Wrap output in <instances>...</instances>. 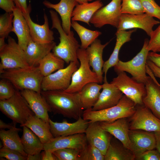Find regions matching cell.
<instances>
[{"mask_svg":"<svg viewBox=\"0 0 160 160\" xmlns=\"http://www.w3.org/2000/svg\"><path fill=\"white\" fill-rule=\"evenodd\" d=\"M41 93L46 101L50 112L77 120L82 115L84 110L78 93L62 90L42 91Z\"/></svg>","mask_w":160,"mask_h":160,"instance_id":"cell-1","label":"cell"},{"mask_svg":"<svg viewBox=\"0 0 160 160\" xmlns=\"http://www.w3.org/2000/svg\"><path fill=\"white\" fill-rule=\"evenodd\" d=\"M44 77L36 66L6 69L0 72L1 79L8 80L20 91L29 89L41 92Z\"/></svg>","mask_w":160,"mask_h":160,"instance_id":"cell-2","label":"cell"},{"mask_svg":"<svg viewBox=\"0 0 160 160\" xmlns=\"http://www.w3.org/2000/svg\"><path fill=\"white\" fill-rule=\"evenodd\" d=\"M52 21V28H55L60 34V42L53 48V53L69 64L73 62L79 64L77 52L80 47L78 41L74 36L73 32L71 31L67 34L63 30L57 13L51 10L49 11Z\"/></svg>","mask_w":160,"mask_h":160,"instance_id":"cell-3","label":"cell"},{"mask_svg":"<svg viewBox=\"0 0 160 160\" xmlns=\"http://www.w3.org/2000/svg\"><path fill=\"white\" fill-rule=\"evenodd\" d=\"M135 103L124 95L119 103L112 107L94 111L91 108L84 110L83 118L90 122H111L123 118L130 117L135 113Z\"/></svg>","mask_w":160,"mask_h":160,"instance_id":"cell-4","label":"cell"},{"mask_svg":"<svg viewBox=\"0 0 160 160\" xmlns=\"http://www.w3.org/2000/svg\"><path fill=\"white\" fill-rule=\"evenodd\" d=\"M0 110L15 124H23L30 116L35 115L20 91L17 89L10 98L0 100Z\"/></svg>","mask_w":160,"mask_h":160,"instance_id":"cell-5","label":"cell"},{"mask_svg":"<svg viewBox=\"0 0 160 160\" xmlns=\"http://www.w3.org/2000/svg\"><path fill=\"white\" fill-rule=\"evenodd\" d=\"M77 57L80 61L79 67L73 73L70 86L64 90L69 93L80 92L89 83H100L97 74L90 69L86 49L80 47L77 51Z\"/></svg>","mask_w":160,"mask_h":160,"instance_id":"cell-6","label":"cell"},{"mask_svg":"<svg viewBox=\"0 0 160 160\" xmlns=\"http://www.w3.org/2000/svg\"><path fill=\"white\" fill-rule=\"evenodd\" d=\"M148 40L145 39L140 52L132 59L127 62L119 60L114 66L117 73L124 71L130 74L132 78L136 81L145 84L149 77L146 75V61L149 52L147 46Z\"/></svg>","mask_w":160,"mask_h":160,"instance_id":"cell-7","label":"cell"},{"mask_svg":"<svg viewBox=\"0 0 160 160\" xmlns=\"http://www.w3.org/2000/svg\"><path fill=\"white\" fill-rule=\"evenodd\" d=\"M7 38V43L0 50V72L6 69L30 66L24 50L14 39L10 36Z\"/></svg>","mask_w":160,"mask_h":160,"instance_id":"cell-8","label":"cell"},{"mask_svg":"<svg viewBox=\"0 0 160 160\" xmlns=\"http://www.w3.org/2000/svg\"><path fill=\"white\" fill-rule=\"evenodd\" d=\"M110 82L136 105H144L143 97L146 94L145 84L139 82L128 76L125 72H120Z\"/></svg>","mask_w":160,"mask_h":160,"instance_id":"cell-9","label":"cell"},{"mask_svg":"<svg viewBox=\"0 0 160 160\" xmlns=\"http://www.w3.org/2000/svg\"><path fill=\"white\" fill-rule=\"evenodd\" d=\"M79 64L71 62L65 68L44 76L41 84V91H64L70 86L72 75L78 69Z\"/></svg>","mask_w":160,"mask_h":160,"instance_id":"cell-10","label":"cell"},{"mask_svg":"<svg viewBox=\"0 0 160 160\" xmlns=\"http://www.w3.org/2000/svg\"><path fill=\"white\" fill-rule=\"evenodd\" d=\"M137 105L135 113L130 117L129 129L160 132V119L144 105Z\"/></svg>","mask_w":160,"mask_h":160,"instance_id":"cell-11","label":"cell"},{"mask_svg":"<svg viewBox=\"0 0 160 160\" xmlns=\"http://www.w3.org/2000/svg\"><path fill=\"white\" fill-rule=\"evenodd\" d=\"M122 0H112L106 6L98 9L91 18L90 23L96 28L106 25L118 28L121 15Z\"/></svg>","mask_w":160,"mask_h":160,"instance_id":"cell-12","label":"cell"},{"mask_svg":"<svg viewBox=\"0 0 160 160\" xmlns=\"http://www.w3.org/2000/svg\"><path fill=\"white\" fill-rule=\"evenodd\" d=\"M160 23V21L145 13L137 15L121 14L117 31L140 28L150 37L153 31V27Z\"/></svg>","mask_w":160,"mask_h":160,"instance_id":"cell-13","label":"cell"},{"mask_svg":"<svg viewBox=\"0 0 160 160\" xmlns=\"http://www.w3.org/2000/svg\"><path fill=\"white\" fill-rule=\"evenodd\" d=\"M146 72L149 76L145 84L146 94L143 97V105L160 119V84L147 66Z\"/></svg>","mask_w":160,"mask_h":160,"instance_id":"cell-14","label":"cell"},{"mask_svg":"<svg viewBox=\"0 0 160 160\" xmlns=\"http://www.w3.org/2000/svg\"><path fill=\"white\" fill-rule=\"evenodd\" d=\"M129 134L131 151L135 158L147 151L156 148V139L154 132L129 129Z\"/></svg>","mask_w":160,"mask_h":160,"instance_id":"cell-15","label":"cell"},{"mask_svg":"<svg viewBox=\"0 0 160 160\" xmlns=\"http://www.w3.org/2000/svg\"><path fill=\"white\" fill-rule=\"evenodd\" d=\"M49 123L51 133L54 137H56L85 133L89 121L81 116L73 123L66 120L61 122H54L49 119Z\"/></svg>","mask_w":160,"mask_h":160,"instance_id":"cell-16","label":"cell"},{"mask_svg":"<svg viewBox=\"0 0 160 160\" xmlns=\"http://www.w3.org/2000/svg\"><path fill=\"white\" fill-rule=\"evenodd\" d=\"M85 133H79L66 136L54 137L44 144V150L52 152L60 149L73 148L81 152L87 144Z\"/></svg>","mask_w":160,"mask_h":160,"instance_id":"cell-17","label":"cell"},{"mask_svg":"<svg viewBox=\"0 0 160 160\" xmlns=\"http://www.w3.org/2000/svg\"><path fill=\"white\" fill-rule=\"evenodd\" d=\"M85 133L88 143L95 146L105 155L113 136L104 129L98 121H89Z\"/></svg>","mask_w":160,"mask_h":160,"instance_id":"cell-18","label":"cell"},{"mask_svg":"<svg viewBox=\"0 0 160 160\" xmlns=\"http://www.w3.org/2000/svg\"><path fill=\"white\" fill-rule=\"evenodd\" d=\"M31 10V8L27 13H23L28 23L32 39L34 41L42 43L53 41L54 40V32L49 28L47 15L44 13V23L40 25L34 22L31 19L30 15Z\"/></svg>","mask_w":160,"mask_h":160,"instance_id":"cell-19","label":"cell"},{"mask_svg":"<svg viewBox=\"0 0 160 160\" xmlns=\"http://www.w3.org/2000/svg\"><path fill=\"white\" fill-rule=\"evenodd\" d=\"M127 118H121L111 122H99L104 129L119 141L125 148L131 151V144L129 134V122Z\"/></svg>","mask_w":160,"mask_h":160,"instance_id":"cell-20","label":"cell"},{"mask_svg":"<svg viewBox=\"0 0 160 160\" xmlns=\"http://www.w3.org/2000/svg\"><path fill=\"white\" fill-rule=\"evenodd\" d=\"M20 92L35 115L49 124L48 112H50V109L41 92L29 89Z\"/></svg>","mask_w":160,"mask_h":160,"instance_id":"cell-21","label":"cell"},{"mask_svg":"<svg viewBox=\"0 0 160 160\" xmlns=\"http://www.w3.org/2000/svg\"><path fill=\"white\" fill-rule=\"evenodd\" d=\"M102 85V91L91 108L92 111L104 110L114 106L119 103L123 95L118 88L107 81L104 82Z\"/></svg>","mask_w":160,"mask_h":160,"instance_id":"cell-22","label":"cell"},{"mask_svg":"<svg viewBox=\"0 0 160 160\" xmlns=\"http://www.w3.org/2000/svg\"><path fill=\"white\" fill-rule=\"evenodd\" d=\"M44 5L48 8L52 9L59 14L61 17L62 27L67 34L71 31V16L73 11L76 6L79 3L76 0H60L56 4H53L49 1L44 0Z\"/></svg>","mask_w":160,"mask_h":160,"instance_id":"cell-23","label":"cell"},{"mask_svg":"<svg viewBox=\"0 0 160 160\" xmlns=\"http://www.w3.org/2000/svg\"><path fill=\"white\" fill-rule=\"evenodd\" d=\"M109 43L102 44L100 41L97 39L86 49L90 65L97 74L100 84L103 81L102 69L105 62L103 59V50Z\"/></svg>","mask_w":160,"mask_h":160,"instance_id":"cell-24","label":"cell"},{"mask_svg":"<svg viewBox=\"0 0 160 160\" xmlns=\"http://www.w3.org/2000/svg\"><path fill=\"white\" fill-rule=\"evenodd\" d=\"M13 31L16 35L17 43L24 50L31 39L30 29L23 12L15 6L13 12Z\"/></svg>","mask_w":160,"mask_h":160,"instance_id":"cell-25","label":"cell"},{"mask_svg":"<svg viewBox=\"0 0 160 160\" xmlns=\"http://www.w3.org/2000/svg\"><path fill=\"white\" fill-rule=\"evenodd\" d=\"M56 45L54 41L42 43L34 41L31 39L24 50L27 61L30 66L38 65V62L51 52Z\"/></svg>","mask_w":160,"mask_h":160,"instance_id":"cell-26","label":"cell"},{"mask_svg":"<svg viewBox=\"0 0 160 160\" xmlns=\"http://www.w3.org/2000/svg\"><path fill=\"white\" fill-rule=\"evenodd\" d=\"M136 30L117 31L116 33V41L113 50L109 59L104 62L103 65L102 71L104 74V82L107 81L106 75L108 69L115 65L119 61V55L121 48L125 43L131 40L132 34Z\"/></svg>","mask_w":160,"mask_h":160,"instance_id":"cell-27","label":"cell"},{"mask_svg":"<svg viewBox=\"0 0 160 160\" xmlns=\"http://www.w3.org/2000/svg\"><path fill=\"white\" fill-rule=\"evenodd\" d=\"M31 130L44 144L50 141L54 137L50 130L49 124L47 123L35 115L31 116L23 124Z\"/></svg>","mask_w":160,"mask_h":160,"instance_id":"cell-28","label":"cell"},{"mask_svg":"<svg viewBox=\"0 0 160 160\" xmlns=\"http://www.w3.org/2000/svg\"><path fill=\"white\" fill-rule=\"evenodd\" d=\"M103 5L100 0L90 3H79L73 11L71 20L83 22L89 25L90 20L94 14Z\"/></svg>","mask_w":160,"mask_h":160,"instance_id":"cell-29","label":"cell"},{"mask_svg":"<svg viewBox=\"0 0 160 160\" xmlns=\"http://www.w3.org/2000/svg\"><path fill=\"white\" fill-rule=\"evenodd\" d=\"M103 85L96 82L85 85L78 93L81 105L84 110L92 108L97 101Z\"/></svg>","mask_w":160,"mask_h":160,"instance_id":"cell-30","label":"cell"},{"mask_svg":"<svg viewBox=\"0 0 160 160\" xmlns=\"http://www.w3.org/2000/svg\"><path fill=\"white\" fill-rule=\"evenodd\" d=\"M22 127L23 133L21 139L24 151L27 155L41 153L44 150V144L29 128L25 126Z\"/></svg>","mask_w":160,"mask_h":160,"instance_id":"cell-31","label":"cell"},{"mask_svg":"<svg viewBox=\"0 0 160 160\" xmlns=\"http://www.w3.org/2000/svg\"><path fill=\"white\" fill-rule=\"evenodd\" d=\"M21 130L16 127L7 130L1 129L0 138L3 146L17 151L27 157L28 155L24 150L21 138L18 134L19 132Z\"/></svg>","mask_w":160,"mask_h":160,"instance_id":"cell-32","label":"cell"},{"mask_svg":"<svg viewBox=\"0 0 160 160\" xmlns=\"http://www.w3.org/2000/svg\"><path fill=\"white\" fill-rule=\"evenodd\" d=\"M132 152L112 138L104 155V160H134Z\"/></svg>","mask_w":160,"mask_h":160,"instance_id":"cell-33","label":"cell"},{"mask_svg":"<svg viewBox=\"0 0 160 160\" xmlns=\"http://www.w3.org/2000/svg\"><path fill=\"white\" fill-rule=\"evenodd\" d=\"M65 63L63 60L51 52L40 60L38 65L41 74L46 76L64 68Z\"/></svg>","mask_w":160,"mask_h":160,"instance_id":"cell-34","label":"cell"},{"mask_svg":"<svg viewBox=\"0 0 160 160\" xmlns=\"http://www.w3.org/2000/svg\"><path fill=\"white\" fill-rule=\"evenodd\" d=\"M71 27L79 37L81 41L80 47L85 49L89 47L102 33L98 31H92L87 29L76 21H71Z\"/></svg>","mask_w":160,"mask_h":160,"instance_id":"cell-35","label":"cell"},{"mask_svg":"<svg viewBox=\"0 0 160 160\" xmlns=\"http://www.w3.org/2000/svg\"><path fill=\"white\" fill-rule=\"evenodd\" d=\"M121 12V14L133 15L145 13L139 0H122Z\"/></svg>","mask_w":160,"mask_h":160,"instance_id":"cell-36","label":"cell"},{"mask_svg":"<svg viewBox=\"0 0 160 160\" xmlns=\"http://www.w3.org/2000/svg\"><path fill=\"white\" fill-rule=\"evenodd\" d=\"M13 12H6L0 16V37L7 38L13 31Z\"/></svg>","mask_w":160,"mask_h":160,"instance_id":"cell-37","label":"cell"},{"mask_svg":"<svg viewBox=\"0 0 160 160\" xmlns=\"http://www.w3.org/2000/svg\"><path fill=\"white\" fill-rule=\"evenodd\" d=\"M80 160H104V155L97 148L88 143L80 152Z\"/></svg>","mask_w":160,"mask_h":160,"instance_id":"cell-38","label":"cell"},{"mask_svg":"<svg viewBox=\"0 0 160 160\" xmlns=\"http://www.w3.org/2000/svg\"><path fill=\"white\" fill-rule=\"evenodd\" d=\"M81 151L73 148H63L52 152L56 160H80Z\"/></svg>","mask_w":160,"mask_h":160,"instance_id":"cell-39","label":"cell"},{"mask_svg":"<svg viewBox=\"0 0 160 160\" xmlns=\"http://www.w3.org/2000/svg\"><path fill=\"white\" fill-rule=\"evenodd\" d=\"M143 8L144 12L160 20V6L154 0H139Z\"/></svg>","mask_w":160,"mask_h":160,"instance_id":"cell-40","label":"cell"},{"mask_svg":"<svg viewBox=\"0 0 160 160\" xmlns=\"http://www.w3.org/2000/svg\"><path fill=\"white\" fill-rule=\"evenodd\" d=\"M16 89L8 80L1 79L0 80V100L11 97L15 94Z\"/></svg>","mask_w":160,"mask_h":160,"instance_id":"cell-41","label":"cell"},{"mask_svg":"<svg viewBox=\"0 0 160 160\" xmlns=\"http://www.w3.org/2000/svg\"><path fill=\"white\" fill-rule=\"evenodd\" d=\"M0 157L9 160H26L27 157L17 151L3 146L0 150Z\"/></svg>","mask_w":160,"mask_h":160,"instance_id":"cell-42","label":"cell"},{"mask_svg":"<svg viewBox=\"0 0 160 160\" xmlns=\"http://www.w3.org/2000/svg\"><path fill=\"white\" fill-rule=\"evenodd\" d=\"M150 37L147 46L149 51L160 52V25L153 31Z\"/></svg>","mask_w":160,"mask_h":160,"instance_id":"cell-43","label":"cell"},{"mask_svg":"<svg viewBox=\"0 0 160 160\" xmlns=\"http://www.w3.org/2000/svg\"><path fill=\"white\" fill-rule=\"evenodd\" d=\"M137 160H160V154L155 149L147 151L136 157Z\"/></svg>","mask_w":160,"mask_h":160,"instance_id":"cell-44","label":"cell"},{"mask_svg":"<svg viewBox=\"0 0 160 160\" xmlns=\"http://www.w3.org/2000/svg\"><path fill=\"white\" fill-rule=\"evenodd\" d=\"M13 0H0V7L6 12H12L15 7Z\"/></svg>","mask_w":160,"mask_h":160,"instance_id":"cell-45","label":"cell"},{"mask_svg":"<svg viewBox=\"0 0 160 160\" xmlns=\"http://www.w3.org/2000/svg\"><path fill=\"white\" fill-rule=\"evenodd\" d=\"M147 60L151 61L160 68V54L153 52H149Z\"/></svg>","mask_w":160,"mask_h":160,"instance_id":"cell-46","label":"cell"},{"mask_svg":"<svg viewBox=\"0 0 160 160\" xmlns=\"http://www.w3.org/2000/svg\"><path fill=\"white\" fill-rule=\"evenodd\" d=\"M15 6L19 8L23 13H27L31 8L30 4L28 6L26 0H13Z\"/></svg>","mask_w":160,"mask_h":160,"instance_id":"cell-47","label":"cell"},{"mask_svg":"<svg viewBox=\"0 0 160 160\" xmlns=\"http://www.w3.org/2000/svg\"><path fill=\"white\" fill-rule=\"evenodd\" d=\"M146 64L150 68L155 77L160 79V68L157 66L151 61L147 60Z\"/></svg>","mask_w":160,"mask_h":160,"instance_id":"cell-48","label":"cell"},{"mask_svg":"<svg viewBox=\"0 0 160 160\" xmlns=\"http://www.w3.org/2000/svg\"><path fill=\"white\" fill-rule=\"evenodd\" d=\"M41 155V160H56L53 153L48 150H44Z\"/></svg>","mask_w":160,"mask_h":160,"instance_id":"cell-49","label":"cell"},{"mask_svg":"<svg viewBox=\"0 0 160 160\" xmlns=\"http://www.w3.org/2000/svg\"><path fill=\"white\" fill-rule=\"evenodd\" d=\"M16 127V124H7L0 120V128L1 129H11Z\"/></svg>","mask_w":160,"mask_h":160,"instance_id":"cell-50","label":"cell"},{"mask_svg":"<svg viewBox=\"0 0 160 160\" xmlns=\"http://www.w3.org/2000/svg\"><path fill=\"white\" fill-rule=\"evenodd\" d=\"M156 139V149L160 154V132H154Z\"/></svg>","mask_w":160,"mask_h":160,"instance_id":"cell-51","label":"cell"},{"mask_svg":"<svg viewBox=\"0 0 160 160\" xmlns=\"http://www.w3.org/2000/svg\"><path fill=\"white\" fill-rule=\"evenodd\" d=\"M27 160H41V153L33 155H28Z\"/></svg>","mask_w":160,"mask_h":160,"instance_id":"cell-52","label":"cell"},{"mask_svg":"<svg viewBox=\"0 0 160 160\" xmlns=\"http://www.w3.org/2000/svg\"><path fill=\"white\" fill-rule=\"evenodd\" d=\"M5 38L4 37H0V50L2 49L6 44L5 42Z\"/></svg>","mask_w":160,"mask_h":160,"instance_id":"cell-53","label":"cell"},{"mask_svg":"<svg viewBox=\"0 0 160 160\" xmlns=\"http://www.w3.org/2000/svg\"><path fill=\"white\" fill-rule=\"evenodd\" d=\"M79 4H81L83 3L88 2V0H76Z\"/></svg>","mask_w":160,"mask_h":160,"instance_id":"cell-54","label":"cell"},{"mask_svg":"<svg viewBox=\"0 0 160 160\" xmlns=\"http://www.w3.org/2000/svg\"><path fill=\"white\" fill-rule=\"evenodd\" d=\"M93 0H88V1H93Z\"/></svg>","mask_w":160,"mask_h":160,"instance_id":"cell-55","label":"cell"}]
</instances>
